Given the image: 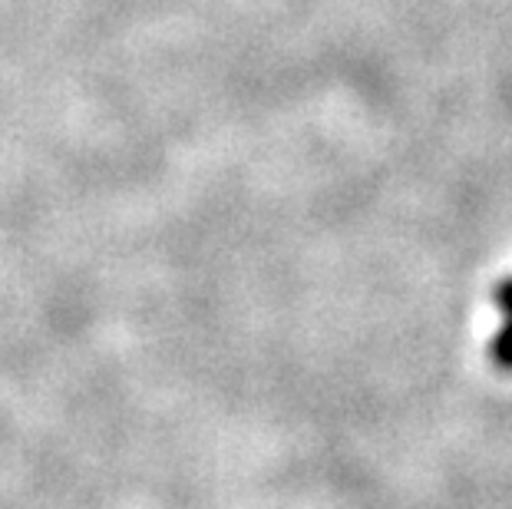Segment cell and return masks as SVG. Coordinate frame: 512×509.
I'll return each instance as SVG.
<instances>
[{
	"label": "cell",
	"instance_id": "2",
	"mask_svg": "<svg viewBox=\"0 0 512 509\" xmlns=\"http://www.w3.org/2000/svg\"><path fill=\"white\" fill-rule=\"evenodd\" d=\"M496 308L506 314V318H512V278H503L496 285Z\"/></svg>",
	"mask_w": 512,
	"mask_h": 509
},
{
	"label": "cell",
	"instance_id": "1",
	"mask_svg": "<svg viewBox=\"0 0 512 509\" xmlns=\"http://www.w3.org/2000/svg\"><path fill=\"white\" fill-rule=\"evenodd\" d=\"M489 357H493L496 367L512 371V318H506L503 328L493 334V341H489Z\"/></svg>",
	"mask_w": 512,
	"mask_h": 509
}]
</instances>
